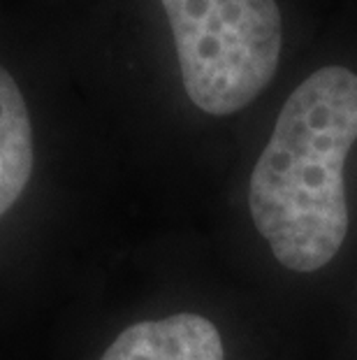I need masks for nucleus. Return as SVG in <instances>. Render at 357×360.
Instances as JSON below:
<instances>
[{
    "label": "nucleus",
    "mask_w": 357,
    "mask_h": 360,
    "mask_svg": "<svg viewBox=\"0 0 357 360\" xmlns=\"http://www.w3.org/2000/svg\"><path fill=\"white\" fill-rule=\"evenodd\" d=\"M357 142V75L325 65L292 91L248 184V210L271 254L316 272L344 247V163Z\"/></svg>",
    "instance_id": "nucleus-1"
},
{
    "label": "nucleus",
    "mask_w": 357,
    "mask_h": 360,
    "mask_svg": "<svg viewBox=\"0 0 357 360\" xmlns=\"http://www.w3.org/2000/svg\"><path fill=\"white\" fill-rule=\"evenodd\" d=\"M186 96L197 110H244L274 77L283 21L276 0H161Z\"/></svg>",
    "instance_id": "nucleus-2"
},
{
    "label": "nucleus",
    "mask_w": 357,
    "mask_h": 360,
    "mask_svg": "<svg viewBox=\"0 0 357 360\" xmlns=\"http://www.w3.org/2000/svg\"><path fill=\"white\" fill-rule=\"evenodd\" d=\"M100 360H225V349L209 319L174 314L126 328Z\"/></svg>",
    "instance_id": "nucleus-3"
},
{
    "label": "nucleus",
    "mask_w": 357,
    "mask_h": 360,
    "mask_svg": "<svg viewBox=\"0 0 357 360\" xmlns=\"http://www.w3.org/2000/svg\"><path fill=\"white\" fill-rule=\"evenodd\" d=\"M33 126L24 96L0 65V217L24 193L33 174Z\"/></svg>",
    "instance_id": "nucleus-4"
}]
</instances>
